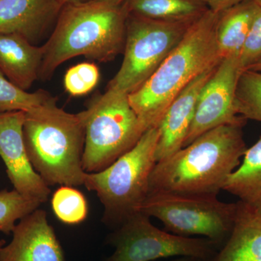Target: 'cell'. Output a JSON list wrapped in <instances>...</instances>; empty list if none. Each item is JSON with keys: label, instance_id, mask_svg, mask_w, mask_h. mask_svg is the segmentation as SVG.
<instances>
[{"label": "cell", "instance_id": "cell-1", "mask_svg": "<svg viewBox=\"0 0 261 261\" xmlns=\"http://www.w3.org/2000/svg\"><path fill=\"white\" fill-rule=\"evenodd\" d=\"M243 126L228 124L216 127L156 163L149 178V193L219 195L246 151Z\"/></svg>", "mask_w": 261, "mask_h": 261}, {"label": "cell", "instance_id": "cell-2", "mask_svg": "<svg viewBox=\"0 0 261 261\" xmlns=\"http://www.w3.org/2000/svg\"><path fill=\"white\" fill-rule=\"evenodd\" d=\"M128 15L124 4L100 0L63 5L50 37L43 45L39 79L49 80L60 65L77 56L112 61L124 49Z\"/></svg>", "mask_w": 261, "mask_h": 261}, {"label": "cell", "instance_id": "cell-3", "mask_svg": "<svg viewBox=\"0 0 261 261\" xmlns=\"http://www.w3.org/2000/svg\"><path fill=\"white\" fill-rule=\"evenodd\" d=\"M219 13L205 12L181 42L128 100L145 129L156 128L171 102L197 77L221 61L216 25Z\"/></svg>", "mask_w": 261, "mask_h": 261}, {"label": "cell", "instance_id": "cell-4", "mask_svg": "<svg viewBox=\"0 0 261 261\" xmlns=\"http://www.w3.org/2000/svg\"><path fill=\"white\" fill-rule=\"evenodd\" d=\"M57 98L25 112L23 137L29 161L48 186L80 187L83 169L85 126L82 113L57 106Z\"/></svg>", "mask_w": 261, "mask_h": 261}, {"label": "cell", "instance_id": "cell-5", "mask_svg": "<svg viewBox=\"0 0 261 261\" xmlns=\"http://www.w3.org/2000/svg\"><path fill=\"white\" fill-rule=\"evenodd\" d=\"M159 128L146 130L135 147L99 172L87 173L84 186L97 194L104 207L102 221L116 228L141 212L156 165Z\"/></svg>", "mask_w": 261, "mask_h": 261}, {"label": "cell", "instance_id": "cell-6", "mask_svg": "<svg viewBox=\"0 0 261 261\" xmlns=\"http://www.w3.org/2000/svg\"><path fill=\"white\" fill-rule=\"evenodd\" d=\"M85 143L82 165L86 173L106 169L133 148L146 132L128 95L107 89L82 111Z\"/></svg>", "mask_w": 261, "mask_h": 261}, {"label": "cell", "instance_id": "cell-7", "mask_svg": "<svg viewBox=\"0 0 261 261\" xmlns=\"http://www.w3.org/2000/svg\"><path fill=\"white\" fill-rule=\"evenodd\" d=\"M193 22L128 15L123 62L107 89L128 95L140 89L181 42Z\"/></svg>", "mask_w": 261, "mask_h": 261}, {"label": "cell", "instance_id": "cell-8", "mask_svg": "<svg viewBox=\"0 0 261 261\" xmlns=\"http://www.w3.org/2000/svg\"><path fill=\"white\" fill-rule=\"evenodd\" d=\"M237 208L238 202H222L217 196L150 192L141 212L160 220L168 232L185 238L202 236L219 246L232 230Z\"/></svg>", "mask_w": 261, "mask_h": 261}, {"label": "cell", "instance_id": "cell-9", "mask_svg": "<svg viewBox=\"0 0 261 261\" xmlns=\"http://www.w3.org/2000/svg\"><path fill=\"white\" fill-rule=\"evenodd\" d=\"M138 213L116 228L108 238L114 247L106 261H156L171 257H194L211 260L218 245L206 238L178 236L154 226Z\"/></svg>", "mask_w": 261, "mask_h": 261}, {"label": "cell", "instance_id": "cell-10", "mask_svg": "<svg viewBox=\"0 0 261 261\" xmlns=\"http://www.w3.org/2000/svg\"><path fill=\"white\" fill-rule=\"evenodd\" d=\"M243 71L238 57L220 61L201 90L195 118L184 147L216 127L245 124L247 120L239 116L236 106L237 87Z\"/></svg>", "mask_w": 261, "mask_h": 261}, {"label": "cell", "instance_id": "cell-11", "mask_svg": "<svg viewBox=\"0 0 261 261\" xmlns=\"http://www.w3.org/2000/svg\"><path fill=\"white\" fill-rule=\"evenodd\" d=\"M25 111L0 113V157L14 190L44 203L51 190L29 161L23 137Z\"/></svg>", "mask_w": 261, "mask_h": 261}, {"label": "cell", "instance_id": "cell-12", "mask_svg": "<svg viewBox=\"0 0 261 261\" xmlns=\"http://www.w3.org/2000/svg\"><path fill=\"white\" fill-rule=\"evenodd\" d=\"M13 239L0 249V261H65L45 211L38 208L15 225Z\"/></svg>", "mask_w": 261, "mask_h": 261}, {"label": "cell", "instance_id": "cell-13", "mask_svg": "<svg viewBox=\"0 0 261 261\" xmlns=\"http://www.w3.org/2000/svg\"><path fill=\"white\" fill-rule=\"evenodd\" d=\"M216 66L206 70L192 81L171 102L163 115L157 127L159 130L155 151L157 162L167 159L183 148L195 118L201 90Z\"/></svg>", "mask_w": 261, "mask_h": 261}, {"label": "cell", "instance_id": "cell-14", "mask_svg": "<svg viewBox=\"0 0 261 261\" xmlns=\"http://www.w3.org/2000/svg\"><path fill=\"white\" fill-rule=\"evenodd\" d=\"M59 0H0V34H18L34 43L57 20Z\"/></svg>", "mask_w": 261, "mask_h": 261}, {"label": "cell", "instance_id": "cell-15", "mask_svg": "<svg viewBox=\"0 0 261 261\" xmlns=\"http://www.w3.org/2000/svg\"><path fill=\"white\" fill-rule=\"evenodd\" d=\"M44 47L18 34H0V71L18 88L27 91L39 78Z\"/></svg>", "mask_w": 261, "mask_h": 261}, {"label": "cell", "instance_id": "cell-16", "mask_svg": "<svg viewBox=\"0 0 261 261\" xmlns=\"http://www.w3.org/2000/svg\"><path fill=\"white\" fill-rule=\"evenodd\" d=\"M211 261H261V211L239 201L232 230Z\"/></svg>", "mask_w": 261, "mask_h": 261}, {"label": "cell", "instance_id": "cell-17", "mask_svg": "<svg viewBox=\"0 0 261 261\" xmlns=\"http://www.w3.org/2000/svg\"><path fill=\"white\" fill-rule=\"evenodd\" d=\"M260 8L255 0H245L219 13L216 42L221 60L240 58Z\"/></svg>", "mask_w": 261, "mask_h": 261}, {"label": "cell", "instance_id": "cell-18", "mask_svg": "<svg viewBox=\"0 0 261 261\" xmlns=\"http://www.w3.org/2000/svg\"><path fill=\"white\" fill-rule=\"evenodd\" d=\"M243 161L226 180L223 190L245 205L261 211V137L246 149Z\"/></svg>", "mask_w": 261, "mask_h": 261}, {"label": "cell", "instance_id": "cell-19", "mask_svg": "<svg viewBox=\"0 0 261 261\" xmlns=\"http://www.w3.org/2000/svg\"><path fill=\"white\" fill-rule=\"evenodd\" d=\"M128 14L166 22H192L208 10L202 0H127Z\"/></svg>", "mask_w": 261, "mask_h": 261}, {"label": "cell", "instance_id": "cell-20", "mask_svg": "<svg viewBox=\"0 0 261 261\" xmlns=\"http://www.w3.org/2000/svg\"><path fill=\"white\" fill-rule=\"evenodd\" d=\"M239 116L245 119L261 122V73L244 70L240 75L236 92Z\"/></svg>", "mask_w": 261, "mask_h": 261}, {"label": "cell", "instance_id": "cell-21", "mask_svg": "<svg viewBox=\"0 0 261 261\" xmlns=\"http://www.w3.org/2000/svg\"><path fill=\"white\" fill-rule=\"evenodd\" d=\"M53 212L66 224H78L87 219L88 205L83 194L74 187L61 186L51 198Z\"/></svg>", "mask_w": 261, "mask_h": 261}, {"label": "cell", "instance_id": "cell-22", "mask_svg": "<svg viewBox=\"0 0 261 261\" xmlns=\"http://www.w3.org/2000/svg\"><path fill=\"white\" fill-rule=\"evenodd\" d=\"M53 97L49 92L39 89L29 93L18 88L0 71V113L30 111Z\"/></svg>", "mask_w": 261, "mask_h": 261}, {"label": "cell", "instance_id": "cell-23", "mask_svg": "<svg viewBox=\"0 0 261 261\" xmlns=\"http://www.w3.org/2000/svg\"><path fill=\"white\" fill-rule=\"evenodd\" d=\"M42 203L24 197L16 190L0 191V232H13L16 221L39 208Z\"/></svg>", "mask_w": 261, "mask_h": 261}, {"label": "cell", "instance_id": "cell-24", "mask_svg": "<svg viewBox=\"0 0 261 261\" xmlns=\"http://www.w3.org/2000/svg\"><path fill=\"white\" fill-rule=\"evenodd\" d=\"M99 80V68L94 63H82L67 70L64 77L65 90L78 97L93 90Z\"/></svg>", "mask_w": 261, "mask_h": 261}, {"label": "cell", "instance_id": "cell-25", "mask_svg": "<svg viewBox=\"0 0 261 261\" xmlns=\"http://www.w3.org/2000/svg\"><path fill=\"white\" fill-rule=\"evenodd\" d=\"M261 58V8L254 19L250 34L240 55V65L243 70Z\"/></svg>", "mask_w": 261, "mask_h": 261}, {"label": "cell", "instance_id": "cell-26", "mask_svg": "<svg viewBox=\"0 0 261 261\" xmlns=\"http://www.w3.org/2000/svg\"><path fill=\"white\" fill-rule=\"evenodd\" d=\"M207 8L214 13H220L245 0H202Z\"/></svg>", "mask_w": 261, "mask_h": 261}, {"label": "cell", "instance_id": "cell-27", "mask_svg": "<svg viewBox=\"0 0 261 261\" xmlns=\"http://www.w3.org/2000/svg\"><path fill=\"white\" fill-rule=\"evenodd\" d=\"M158 261V260H156ZM168 261H205L202 259L197 258V257H178V258L173 259V260Z\"/></svg>", "mask_w": 261, "mask_h": 261}, {"label": "cell", "instance_id": "cell-28", "mask_svg": "<svg viewBox=\"0 0 261 261\" xmlns=\"http://www.w3.org/2000/svg\"><path fill=\"white\" fill-rule=\"evenodd\" d=\"M246 70H254V71L260 72L261 73V58L257 62H255L254 64L250 65Z\"/></svg>", "mask_w": 261, "mask_h": 261}, {"label": "cell", "instance_id": "cell-29", "mask_svg": "<svg viewBox=\"0 0 261 261\" xmlns=\"http://www.w3.org/2000/svg\"><path fill=\"white\" fill-rule=\"evenodd\" d=\"M89 1V0H59L60 3L62 5L67 4H72V3H83V2Z\"/></svg>", "mask_w": 261, "mask_h": 261}, {"label": "cell", "instance_id": "cell-30", "mask_svg": "<svg viewBox=\"0 0 261 261\" xmlns=\"http://www.w3.org/2000/svg\"><path fill=\"white\" fill-rule=\"evenodd\" d=\"M100 1L107 2V3L115 5H123L126 3L127 0H100Z\"/></svg>", "mask_w": 261, "mask_h": 261}, {"label": "cell", "instance_id": "cell-31", "mask_svg": "<svg viewBox=\"0 0 261 261\" xmlns=\"http://www.w3.org/2000/svg\"><path fill=\"white\" fill-rule=\"evenodd\" d=\"M5 245H6V242L4 240H0V249L2 248Z\"/></svg>", "mask_w": 261, "mask_h": 261}, {"label": "cell", "instance_id": "cell-32", "mask_svg": "<svg viewBox=\"0 0 261 261\" xmlns=\"http://www.w3.org/2000/svg\"><path fill=\"white\" fill-rule=\"evenodd\" d=\"M255 1L261 7V0H255Z\"/></svg>", "mask_w": 261, "mask_h": 261}]
</instances>
